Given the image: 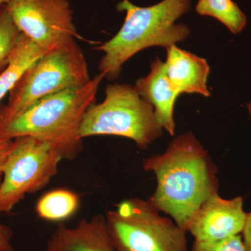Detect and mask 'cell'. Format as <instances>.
<instances>
[{
    "label": "cell",
    "mask_w": 251,
    "mask_h": 251,
    "mask_svg": "<svg viewBox=\"0 0 251 251\" xmlns=\"http://www.w3.org/2000/svg\"><path fill=\"white\" fill-rule=\"evenodd\" d=\"M21 34L8 6L0 5V73L7 67Z\"/></svg>",
    "instance_id": "cell-16"
},
{
    "label": "cell",
    "mask_w": 251,
    "mask_h": 251,
    "mask_svg": "<svg viewBox=\"0 0 251 251\" xmlns=\"http://www.w3.org/2000/svg\"><path fill=\"white\" fill-rule=\"evenodd\" d=\"M247 213L241 196L226 199L216 193L206 200L190 218L184 230L194 242H211L240 235Z\"/></svg>",
    "instance_id": "cell-9"
},
{
    "label": "cell",
    "mask_w": 251,
    "mask_h": 251,
    "mask_svg": "<svg viewBox=\"0 0 251 251\" xmlns=\"http://www.w3.org/2000/svg\"><path fill=\"white\" fill-rule=\"evenodd\" d=\"M14 146L15 140H6V141L0 140V178L2 176L3 169H4L6 160Z\"/></svg>",
    "instance_id": "cell-19"
},
{
    "label": "cell",
    "mask_w": 251,
    "mask_h": 251,
    "mask_svg": "<svg viewBox=\"0 0 251 251\" xmlns=\"http://www.w3.org/2000/svg\"><path fill=\"white\" fill-rule=\"evenodd\" d=\"M143 168L156 178L150 202L184 229L203 202L219 193L217 166L191 131L175 138L164 152L144 159Z\"/></svg>",
    "instance_id": "cell-1"
},
{
    "label": "cell",
    "mask_w": 251,
    "mask_h": 251,
    "mask_svg": "<svg viewBox=\"0 0 251 251\" xmlns=\"http://www.w3.org/2000/svg\"><path fill=\"white\" fill-rule=\"evenodd\" d=\"M165 65L171 87L180 95L210 96L207 87L210 67L206 59L173 45L167 49Z\"/></svg>",
    "instance_id": "cell-11"
},
{
    "label": "cell",
    "mask_w": 251,
    "mask_h": 251,
    "mask_svg": "<svg viewBox=\"0 0 251 251\" xmlns=\"http://www.w3.org/2000/svg\"><path fill=\"white\" fill-rule=\"evenodd\" d=\"M196 10L201 16L216 18L234 34L247 25V16L232 0H198Z\"/></svg>",
    "instance_id": "cell-15"
},
{
    "label": "cell",
    "mask_w": 251,
    "mask_h": 251,
    "mask_svg": "<svg viewBox=\"0 0 251 251\" xmlns=\"http://www.w3.org/2000/svg\"><path fill=\"white\" fill-rule=\"evenodd\" d=\"M48 52L21 34L7 67L0 73V102L14 88L28 68Z\"/></svg>",
    "instance_id": "cell-13"
},
{
    "label": "cell",
    "mask_w": 251,
    "mask_h": 251,
    "mask_svg": "<svg viewBox=\"0 0 251 251\" xmlns=\"http://www.w3.org/2000/svg\"><path fill=\"white\" fill-rule=\"evenodd\" d=\"M79 203L76 193L67 189H54L39 199L36 211L41 219L61 221L74 215L78 209Z\"/></svg>",
    "instance_id": "cell-14"
},
{
    "label": "cell",
    "mask_w": 251,
    "mask_h": 251,
    "mask_svg": "<svg viewBox=\"0 0 251 251\" xmlns=\"http://www.w3.org/2000/svg\"><path fill=\"white\" fill-rule=\"evenodd\" d=\"M241 235L244 251H251V211L247 213L245 224Z\"/></svg>",
    "instance_id": "cell-20"
},
{
    "label": "cell",
    "mask_w": 251,
    "mask_h": 251,
    "mask_svg": "<svg viewBox=\"0 0 251 251\" xmlns=\"http://www.w3.org/2000/svg\"><path fill=\"white\" fill-rule=\"evenodd\" d=\"M44 251H116L113 247L105 216L83 219L70 227L60 224L50 237Z\"/></svg>",
    "instance_id": "cell-10"
},
{
    "label": "cell",
    "mask_w": 251,
    "mask_h": 251,
    "mask_svg": "<svg viewBox=\"0 0 251 251\" xmlns=\"http://www.w3.org/2000/svg\"><path fill=\"white\" fill-rule=\"evenodd\" d=\"M248 111H249V113L251 115V100L250 102H249V103H247V105Z\"/></svg>",
    "instance_id": "cell-22"
},
{
    "label": "cell",
    "mask_w": 251,
    "mask_h": 251,
    "mask_svg": "<svg viewBox=\"0 0 251 251\" xmlns=\"http://www.w3.org/2000/svg\"><path fill=\"white\" fill-rule=\"evenodd\" d=\"M91 80L87 61L75 39L51 50L28 68L9 92L0 110V125L24 112L40 99L82 87Z\"/></svg>",
    "instance_id": "cell-4"
},
{
    "label": "cell",
    "mask_w": 251,
    "mask_h": 251,
    "mask_svg": "<svg viewBox=\"0 0 251 251\" xmlns=\"http://www.w3.org/2000/svg\"><path fill=\"white\" fill-rule=\"evenodd\" d=\"M135 87L140 95L153 107L158 125L173 136L175 105L180 94L170 84L165 62L156 57L150 65L148 75L138 79Z\"/></svg>",
    "instance_id": "cell-12"
},
{
    "label": "cell",
    "mask_w": 251,
    "mask_h": 251,
    "mask_svg": "<svg viewBox=\"0 0 251 251\" xmlns=\"http://www.w3.org/2000/svg\"><path fill=\"white\" fill-rule=\"evenodd\" d=\"M105 77L99 73L82 87L48 96L0 125V140L31 137L49 142L63 159H73L82 149L80 128L84 115L95 103Z\"/></svg>",
    "instance_id": "cell-2"
},
{
    "label": "cell",
    "mask_w": 251,
    "mask_h": 251,
    "mask_svg": "<svg viewBox=\"0 0 251 251\" xmlns=\"http://www.w3.org/2000/svg\"><path fill=\"white\" fill-rule=\"evenodd\" d=\"M6 6L20 31L46 51L81 38L68 0H12Z\"/></svg>",
    "instance_id": "cell-8"
},
{
    "label": "cell",
    "mask_w": 251,
    "mask_h": 251,
    "mask_svg": "<svg viewBox=\"0 0 251 251\" xmlns=\"http://www.w3.org/2000/svg\"><path fill=\"white\" fill-rule=\"evenodd\" d=\"M192 251H244V248L240 234L217 242H194Z\"/></svg>",
    "instance_id": "cell-17"
},
{
    "label": "cell",
    "mask_w": 251,
    "mask_h": 251,
    "mask_svg": "<svg viewBox=\"0 0 251 251\" xmlns=\"http://www.w3.org/2000/svg\"><path fill=\"white\" fill-rule=\"evenodd\" d=\"M105 217L116 251H188L187 232L150 200L122 201Z\"/></svg>",
    "instance_id": "cell-6"
},
{
    "label": "cell",
    "mask_w": 251,
    "mask_h": 251,
    "mask_svg": "<svg viewBox=\"0 0 251 251\" xmlns=\"http://www.w3.org/2000/svg\"><path fill=\"white\" fill-rule=\"evenodd\" d=\"M1 181L0 178V183ZM11 239L12 232L11 229L0 222V251H15Z\"/></svg>",
    "instance_id": "cell-18"
},
{
    "label": "cell",
    "mask_w": 251,
    "mask_h": 251,
    "mask_svg": "<svg viewBox=\"0 0 251 251\" xmlns=\"http://www.w3.org/2000/svg\"><path fill=\"white\" fill-rule=\"evenodd\" d=\"M12 0H0V5L6 4Z\"/></svg>",
    "instance_id": "cell-21"
},
{
    "label": "cell",
    "mask_w": 251,
    "mask_h": 251,
    "mask_svg": "<svg viewBox=\"0 0 251 251\" xmlns=\"http://www.w3.org/2000/svg\"><path fill=\"white\" fill-rule=\"evenodd\" d=\"M191 4V0H163L141 7L130 0H122L117 9L126 12L123 25L110 40L97 48L104 53L99 62V73L108 80H115L124 64L143 50L153 46L167 49L186 40L189 28L175 22L189 11Z\"/></svg>",
    "instance_id": "cell-3"
},
{
    "label": "cell",
    "mask_w": 251,
    "mask_h": 251,
    "mask_svg": "<svg viewBox=\"0 0 251 251\" xmlns=\"http://www.w3.org/2000/svg\"><path fill=\"white\" fill-rule=\"evenodd\" d=\"M154 109L140 95L135 86L111 84L101 103L91 105L80 128L82 139L97 135H115L133 140L147 150L163 135Z\"/></svg>",
    "instance_id": "cell-5"
},
{
    "label": "cell",
    "mask_w": 251,
    "mask_h": 251,
    "mask_svg": "<svg viewBox=\"0 0 251 251\" xmlns=\"http://www.w3.org/2000/svg\"><path fill=\"white\" fill-rule=\"evenodd\" d=\"M14 140L0 183V213H9L26 195L49 184L63 159L49 142L31 137Z\"/></svg>",
    "instance_id": "cell-7"
}]
</instances>
